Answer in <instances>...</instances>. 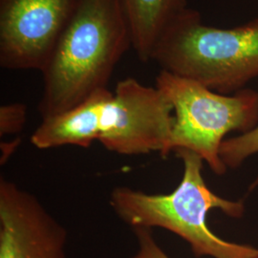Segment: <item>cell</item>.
Listing matches in <instances>:
<instances>
[{
    "mask_svg": "<svg viewBox=\"0 0 258 258\" xmlns=\"http://www.w3.org/2000/svg\"><path fill=\"white\" fill-rule=\"evenodd\" d=\"M173 107L156 86L128 78L94 93L60 115L43 119L31 136L38 149L76 146L87 148L98 140L120 155L166 157L174 125Z\"/></svg>",
    "mask_w": 258,
    "mask_h": 258,
    "instance_id": "obj_1",
    "label": "cell"
},
{
    "mask_svg": "<svg viewBox=\"0 0 258 258\" xmlns=\"http://www.w3.org/2000/svg\"><path fill=\"white\" fill-rule=\"evenodd\" d=\"M130 47L132 34L123 0H79L41 72V119L71 110L107 88Z\"/></svg>",
    "mask_w": 258,
    "mask_h": 258,
    "instance_id": "obj_2",
    "label": "cell"
},
{
    "mask_svg": "<svg viewBox=\"0 0 258 258\" xmlns=\"http://www.w3.org/2000/svg\"><path fill=\"white\" fill-rule=\"evenodd\" d=\"M184 162L181 183L168 194H149L127 186L110 194L111 208L132 229L163 228L185 240L196 256L256 258L257 249L222 239L207 225V214L214 209L231 217H241L242 202H232L213 194L202 175L203 160L189 150H178Z\"/></svg>",
    "mask_w": 258,
    "mask_h": 258,
    "instance_id": "obj_3",
    "label": "cell"
},
{
    "mask_svg": "<svg viewBox=\"0 0 258 258\" xmlns=\"http://www.w3.org/2000/svg\"><path fill=\"white\" fill-rule=\"evenodd\" d=\"M151 60L212 91H239L258 77V19L231 29L211 27L188 7L166 29Z\"/></svg>",
    "mask_w": 258,
    "mask_h": 258,
    "instance_id": "obj_4",
    "label": "cell"
},
{
    "mask_svg": "<svg viewBox=\"0 0 258 258\" xmlns=\"http://www.w3.org/2000/svg\"><path fill=\"white\" fill-rule=\"evenodd\" d=\"M156 87L174 111L168 153L189 150L201 157L212 171L224 174L220 158L224 137L231 131L246 133L258 121V92L242 89L233 96L212 91L203 84L162 70Z\"/></svg>",
    "mask_w": 258,
    "mask_h": 258,
    "instance_id": "obj_5",
    "label": "cell"
},
{
    "mask_svg": "<svg viewBox=\"0 0 258 258\" xmlns=\"http://www.w3.org/2000/svg\"><path fill=\"white\" fill-rule=\"evenodd\" d=\"M78 1L0 0L1 67L41 73Z\"/></svg>",
    "mask_w": 258,
    "mask_h": 258,
    "instance_id": "obj_6",
    "label": "cell"
},
{
    "mask_svg": "<svg viewBox=\"0 0 258 258\" xmlns=\"http://www.w3.org/2000/svg\"><path fill=\"white\" fill-rule=\"evenodd\" d=\"M67 240L36 195L0 178V258H67Z\"/></svg>",
    "mask_w": 258,
    "mask_h": 258,
    "instance_id": "obj_7",
    "label": "cell"
},
{
    "mask_svg": "<svg viewBox=\"0 0 258 258\" xmlns=\"http://www.w3.org/2000/svg\"><path fill=\"white\" fill-rule=\"evenodd\" d=\"M139 58L150 61L166 29L188 8L187 0H123Z\"/></svg>",
    "mask_w": 258,
    "mask_h": 258,
    "instance_id": "obj_8",
    "label": "cell"
},
{
    "mask_svg": "<svg viewBox=\"0 0 258 258\" xmlns=\"http://www.w3.org/2000/svg\"><path fill=\"white\" fill-rule=\"evenodd\" d=\"M255 153H258V125L241 136L225 140L219 154L225 166L234 168Z\"/></svg>",
    "mask_w": 258,
    "mask_h": 258,
    "instance_id": "obj_9",
    "label": "cell"
},
{
    "mask_svg": "<svg viewBox=\"0 0 258 258\" xmlns=\"http://www.w3.org/2000/svg\"><path fill=\"white\" fill-rule=\"evenodd\" d=\"M27 118V107L22 103H11L0 107V135L16 134L23 128Z\"/></svg>",
    "mask_w": 258,
    "mask_h": 258,
    "instance_id": "obj_10",
    "label": "cell"
},
{
    "mask_svg": "<svg viewBox=\"0 0 258 258\" xmlns=\"http://www.w3.org/2000/svg\"><path fill=\"white\" fill-rule=\"evenodd\" d=\"M133 231L138 241V250L131 258H170L157 244L151 229L135 228Z\"/></svg>",
    "mask_w": 258,
    "mask_h": 258,
    "instance_id": "obj_11",
    "label": "cell"
},
{
    "mask_svg": "<svg viewBox=\"0 0 258 258\" xmlns=\"http://www.w3.org/2000/svg\"><path fill=\"white\" fill-rule=\"evenodd\" d=\"M253 1H255V2H257L258 3V0H253Z\"/></svg>",
    "mask_w": 258,
    "mask_h": 258,
    "instance_id": "obj_12",
    "label": "cell"
},
{
    "mask_svg": "<svg viewBox=\"0 0 258 258\" xmlns=\"http://www.w3.org/2000/svg\"><path fill=\"white\" fill-rule=\"evenodd\" d=\"M256 258H258V248H257V257Z\"/></svg>",
    "mask_w": 258,
    "mask_h": 258,
    "instance_id": "obj_13",
    "label": "cell"
}]
</instances>
